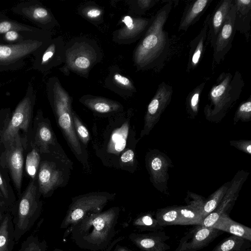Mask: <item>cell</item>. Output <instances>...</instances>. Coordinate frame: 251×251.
I'll list each match as a JSON object with an SVG mask.
<instances>
[{
	"label": "cell",
	"instance_id": "1",
	"mask_svg": "<svg viewBox=\"0 0 251 251\" xmlns=\"http://www.w3.org/2000/svg\"><path fill=\"white\" fill-rule=\"evenodd\" d=\"M131 111L109 116H98L100 121L92 126V146L96 155L107 167L118 169L121 153L128 148L135 149L139 140L131 125Z\"/></svg>",
	"mask_w": 251,
	"mask_h": 251
},
{
	"label": "cell",
	"instance_id": "2",
	"mask_svg": "<svg viewBox=\"0 0 251 251\" xmlns=\"http://www.w3.org/2000/svg\"><path fill=\"white\" fill-rule=\"evenodd\" d=\"M120 213V207L114 206L88 215L66 229L63 240L71 235V239L79 248L91 251L105 250L116 235L115 227Z\"/></svg>",
	"mask_w": 251,
	"mask_h": 251
},
{
	"label": "cell",
	"instance_id": "3",
	"mask_svg": "<svg viewBox=\"0 0 251 251\" xmlns=\"http://www.w3.org/2000/svg\"><path fill=\"white\" fill-rule=\"evenodd\" d=\"M168 1L152 17L151 23L133 53L137 71H145L160 65L169 52L170 42L168 32L163 29L173 7Z\"/></svg>",
	"mask_w": 251,
	"mask_h": 251
},
{
	"label": "cell",
	"instance_id": "4",
	"mask_svg": "<svg viewBox=\"0 0 251 251\" xmlns=\"http://www.w3.org/2000/svg\"><path fill=\"white\" fill-rule=\"evenodd\" d=\"M47 92L57 125L69 147L83 168L90 171L87 150L78 139L73 125L72 98L55 76L48 79Z\"/></svg>",
	"mask_w": 251,
	"mask_h": 251
},
{
	"label": "cell",
	"instance_id": "5",
	"mask_svg": "<svg viewBox=\"0 0 251 251\" xmlns=\"http://www.w3.org/2000/svg\"><path fill=\"white\" fill-rule=\"evenodd\" d=\"M244 83L240 73L233 75L222 73L217 78L208 94V103L204 112L208 120H221L239 98Z\"/></svg>",
	"mask_w": 251,
	"mask_h": 251
},
{
	"label": "cell",
	"instance_id": "6",
	"mask_svg": "<svg viewBox=\"0 0 251 251\" xmlns=\"http://www.w3.org/2000/svg\"><path fill=\"white\" fill-rule=\"evenodd\" d=\"M102 58L100 49L95 40L76 38L65 43L64 65L60 70L64 74L71 71L87 78L91 69Z\"/></svg>",
	"mask_w": 251,
	"mask_h": 251
},
{
	"label": "cell",
	"instance_id": "7",
	"mask_svg": "<svg viewBox=\"0 0 251 251\" xmlns=\"http://www.w3.org/2000/svg\"><path fill=\"white\" fill-rule=\"evenodd\" d=\"M52 39L51 31L15 44L0 41V74L16 71L24 67L26 60L34 57L43 50Z\"/></svg>",
	"mask_w": 251,
	"mask_h": 251
},
{
	"label": "cell",
	"instance_id": "8",
	"mask_svg": "<svg viewBox=\"0 0 251 251\" xmlns=\"http://www.w3.org/2000/svg\"><path fill=\"white\" fill-rule=\"evenodd\" d=\"M115 193L92 192L72 198L61 228L68 229L86 216L102 212L105 206L115 198Z\"/></svg>",
	"mask_w": 251,
	"mask_h": 251
},
{
	"label": "cell",
	"instance_id": "9",
	"mask_svg": "<svg viewBox=\"0 0 251 251\" xmlns=\"http://www.w3.org/2000/svg\"><path fill=\"white\" fill-rule=\"evenodd\" d=\"M41 204L37 195V187L31 181L20 199L13 219L14 238L17 242L32 227L40 216Z\"/></svg>",
	"mask_w": 251,
	"mask_h": 251
},
{
	"label": "cell",
	"instance_id": "10",
	"mask_svg": "<svg viewBox=\"0 0 251 251\" xmlns=\"http://www.w3.org/2000/svg\"><path fill=\"white\" fill-rule=\"evenodd\" d=\"M35 98V91L29 82L25 96L16 106L7 126L2 132L3 142H11L19 134L20 129L27 131Z\"/></svg>",
	"mask_w": 251,
	"mask_h": 251
},
{
	"label": "cell",
	"instance_id": "11",
	"mask_svg": "<svg viewBox=\"0 0 251 251\" xmlns=\"http://www.w3.org/2000/svg\"><path fill=\"white\" fill-rule=\"evenodd\" d=\"M71 170L73 169L60 160L42 162L38 175L40 192L47 196L57 188L66 186L69 180Z\"/></svg>",
	"mask_w": 251,
	"mask_h": 251
},
{
	"label": "cell",
	"instance_id": "12",
	"mask_svg": "<svg viewBox=\"0 0 251 251\" xmlns=\"http://www.w3.org/2000/svg\"><path fill=\"white\" fill-rule=\"evenodd\" d=\"M11 10L44 30L50 31L58 24L51 12L37 0L18 3Z\"/></svg>",
	"mask_w": 251,
	"mask_h": 251
},
{
	"label": "cell",
	"instance_id": "13",
	"mask_svg": "<svg viewBox=\"0 0 251 251\" xmlns=\"http://www.w3.org/2000/svg\"><path fill=\"white\" fill-rule=\"evenodd\" d=\"M172 86L165 82L160 83L149 103L144 118L140 138L148 135L159 121L161 115L169 104L173 95Z\"/></svg>",
	"mask_w": 251,
	"mask_h": 251
},
{
	"label": "cell",
	"instance_id": "14",
	"mask_svg": "<svg viewBox=\"0 0 251 251\" xmlns=\"http://www.w3.org/2000/svg\"><path fill=\"white\" fill-rule=\"evenodd\" d=\"M65 43L61 36L52 38L49 44L34 57L32 67L46 74L64 63Z\"/></svg>",
	"mask_w": 251,
	"mask_h": 251
},
{
	"label": "cell",
	"instance_id": "15",
	"mask_svg": "<svg viewBox=\"0 0 251 251\" xmlns=\"http://www.w3.org/2000/svg\"><path fill=\"white\" fill-rule=\"evenodd\" d=\"M152 18L135 17L129 14L124 16L121 19L124 26L113 32V41L120 45H126L140 39L150 26Z\"/></svg>",
	"mask_w": 251,
	"mask_h": 251
},
{
	"label": "cell",
	"instance_id": "16",
	"mask_svg": "<svg viewBox=\"0 0 251 251\" xmlns=\"http://www.w3.org/2000/svg\"><path fill=\"white\" fill-rule=\"evenodd\" d=\"M223 231L201 225L190 229L180 239L175 251H197L207 246Z\"/></svg>",
	"mask_w": 251,
	"mask_h": 251
},
{
	"label": "cell",
	"instance_id": "17",
	"mask_svg": "<svg viewBox=\"0 0 251 251\" xmlns=\"http://www.w3.org/2000/svg\"><path fill=\"white\" fill-rule=\"evenodd\" d=\"M236 6L233 4L228 13L224 23L217 35L213 49V59L216 63L223 61L232 47L235 34V18Z\"/></svg>",
	"mask_w": 251,
	"mask_h": 251
},
{
	"label": "cell",
	"instance_id": "18",
	"mask_svg": "<svg viewBox=\"0 0 251 251\" xmlns=\"http://www.w3.org/2000/svg\"><path fill=\"white\" fill-rule=\"evenodd\" d=\"M24 144L23 139L18 134L9 143L6 153V160L13 181L20 192L24 164Z\"/></svg>",
	"mask_w": 251,
	"mask_h": 251
},
{
	"label": "cell",
	"instance_id": "19",
	"mask_svg": "<svg viewBox=\"0 0 251 251\" xmlns=\"http://www.w3.org/2000/svg\"><path fill=\"white\" fill-rule=\"evenodd\" d=\"M130 240L143 251H167L170 247L166 243L169 239L164 231H157L148 233H131Z\"/></svg>",
	"mask_w": 251,
	"mask_h": 251
},
{
	"label": "cell",
	"instance_id": "20",
	"mask_svg": "<svg viewBox=\"0 0 251 251\" xmlns=\"http://www.w3.org/2000/svg\"><path fill=\"white\" fill-rule=\"evenodd\" d=\"M146 162L154 186L158 189L162 185L166 186L169 162L165 155L159 151H151L147 154Z\"/></svg>",
	"mask_w": 251,
	"mask_h": 251
},
{
	"label": "cell",
	"instance_id": "21",
	"mask_svg": "<svg viewBox=\"0 0 251 251\" xmlns=\"http://www.w3.org/2000/svg\"><path fill=\"white\" fill-rule=\"evenodd\" d=\"M79 100L97 116H109L124 110L121 103L101 97L87 94L81 97Z\"/></svg>",
	"mask_w": 251,
	"mask_h": 251
},
{
	"label": "cell",
	"instance_id": "22",
	"mask_svg": "<svg viewBox=\"0 0 251 251\" xmlns=\"http://www.w3.org/2000/svg\"><path fill=\"white\" fill-rule=\"evenodd\" d=\"M104 84L106 88L124 98L130 97L136 92L132 80L122 75L117 66L111 67Z\"/></svg>",
	"mask_w": 251,
	"mask_h": 251
},
{
	"label": "cell",
	"instance_id": "23",
	"mask_svg": "<svg viewBox=\"0 0 251 251\" xmlns=\"http://www.w3.org/2000/svg\"><path fill=\"white\" fill-rule=\"evenodd\" d=\"M210 16V14L206 16L201 31L190 43V50L186 70L188 72L197 67L204 53L205 42L208 35V21Z\"/></svg>",
	"mask_w": 251,
	"mask_h": 251
},
{
	"label": "cell",
	"instance_id": "24",
	"mask_svg": "<svg viewBox=\"0 0 251 251\" xmlns=\"http://www.w3.org/2000/svg\"><path fill=\"white\" fill-rule=\"evenodd\" d=\"M233 2L234 0H220L216 6L212 15H210L208 21V35L212 48Z\"/></svg>",
	"mask_w": 251,
	"mask_h": 251
},
{
	"label": "cell",
	"instance_id": "25",
	"mask_svg": "<svg viewBox=\"0 0 251 251\" xmlns=\"http://www.w3.org/2000/svg\"><path fill=\"white\" fill-rule=\"evenodd\" d=\"M236 186V185H235ZM234 183L231 188L229 187L216 208L205 217L201 225L211 227L220 217L224 214H229L236 200L239 187H236Z\"/></svg>",
	"mask_w": 251,
	"mask_h": 251
},
{
	"label": "cell",
	"instance_id": "26",
	"mask_svg": "<svg viewBox=\"0 0 251 251\" xmlns=\"http://www.w3.org/2000/svg\"><path fill=\"white\" fill-rule=\"evenodd\" d=\"M213 0L192 1L186 6L178 26V31H186L203 14Z\"/></svg>",
	"mask_w": 251,
	"mask_h": 251
},
{
	"label": "cell",
	"instance_id": "27",
	"mask_svg": "<svg viewBox=\"0 0 251 251\" xmlns=\"http://www.w3.org/2000/svg\"><path fill=\"white\" fill-rule=\"evenodd\" d=\"M211 227L251 241V228L234 221L226 214L221 215Z\"/></svg>",
	"mask_w": 251,
	"mask_h": 251
},
{
	"label": "cell",
	"instance_id": "28",
	"mask_svg": "<svg viewBox=\"0 0 251 251\" xmlns=\"http://www.w3.org/2000/svg\"><path fill=\"white\" fill-rule=\"evenodd\" d=\"M236 6L235 28L247 35L251 29V0H234Z\"/></svg>",
	"mask_w": 251,
	"mask_h": 251
},
{
	"label": "cell",
	"instance_id": "29",
	"mask_svg": "<svg viewBox=\"0 0 251 251\" xmlns=\"http://www.w3.org/2000/svg\"><path fill=\"white\" fill-rule=\"evenodd\" d=\"M14 226L9 213L3 215L0 220V251H12L15 243Z\"/></svg>",
	"mask_w": 251,
	"mask_h": 251
},
{
	"label": "cell",
	"instance_id": "30",
	"mask_svg": "<svg viewBox=\"0 0 251 251\" xmlns=\"http://www.w3.org/2000/svg\"><path fill=\"white\" fill-rule=\"evenodd\" d=\"M251 241L231 235L223 239L212 251H251Z\"/></svg>",
	"mask_w": 251,
	"mask_h": 251
},
{
	"label": "cell",
	"instance_id": "31",
	"mask_svg": "<svg viewBox=\"0 0 251 251\" xmlns=\"http://www.w3.org/2000/svg\"><path fill=\"white\" fill-rule=\"evenodd\" d=\"M41 30L38 27H35L13 20L5 14L0 13V35L12 30L18 32H37Z\"/></svg>",
	"mask_w": 251,
	"mask_h": 251
},
{
	"label": "cell",
	"instance_id": "32",
	"mask_svg": "<svg viewBox=\"0 0 251 251\" xmlns=\"http://www.w3.org/2000/svg\"><path fill=\"white\" fill-rule=\"evenodd\" d=\"M133 226L141 231L155 232L163 229L151 213H146L138 216L132 223Z\"/></svg>",
	"mask_w": 251,
	"mask_h": 251
},
{
	"label": "cell",
	"instance_id": "33",
	"mask_svg": "<svg viewBox=\"0 0 251 251\" xmlns=\"http://www.w3.org/2000/svg\"><path fill=\"white\" fill-rule=\"evenodd\" d=\"M228 188L229 183L225 184L205 200L200 213L203 219L216 208Z\"/></svg>",
	"mask_w": 251,
	"mask_h": 251
},
{
	"label": "cell",
	"instance_id": "34",
	"mask_svg": "<svg viewBox=\"0 0 251 251\" xmlns=\"http://www.w3.org/2000/svg\"><path fill=\"white\" fill-rule=\"evenodd\" d=\"M178 225H201L203 218L190 206H178Z\"/></svg>",
	"mask_w": 251,
	"mask_h": 251
},
{
	"label": "cell",
	"instance_id": "35",
	"mask_svg": "<svg viewBox=\"0 0 251 251\" xmlns=\"http://www.w3.org/2000/svg\"><path fill=\"white\" fill-rule=\"evenodd\" d=\"M154 216L162 227L178 225V206H172L158 209Z\"/></svg>",
	"mask_w": 251,
	"mask_h": 251
},
{
	"label": "cell",
	"instance_id": "36",
	"mask_svg": "<svg viewBox=\"0 0 251 251\" xmlns=\"http://www.w3.org/2000/svg\"><path fill=\"white\" fill-rule=\"evenodd\" d=\"M82 16L93 24H100L103 21V11L96 4H86L78 8Z\"/></svg>",
	"mask_w": 251,
	"mask_h": 251
},
{
	"label": "cell",
	"instance_id": "37",
	"mask_svg": "<svg viewBox=\"0 0 251 251\" xmlns=\"http://www.w3.org/2000/svg\"><path fill=\"white\" fill-rule=\"evenodd\" d=\"M205 82H203L195 87L188 95L186 100V108L188 114L192 117L197 115L198 112L200 97L204 88Z\"/></svg>",
	"mask_w": 251,
	"mask_h": 251
},
{
	"label": "cell",
	"instance_id": "38",
	"mask_svg": "<svg viewBox=\"0 0 251 251\" xmlns=\"http://www.w3.org/2000/svg\"><path fill=\"white\" fill-rule=\"evenodd\" d=\"M137 165L135 149H126L120 155L118 169L133 173L136 170Z\"/></svg>",
	"mask_w": 251,
	"mask_h": 251
},
{
	"label": "cell",
	"instance_id": "39",
	"mask_svg": "<svg viewBox=\"0 0 251 251\" xmlns=\"http://www.w3.org/2000/svg\"><path fill=\"white\" fill-rule=\"evenodd\" d=\"M72 117L76 135L82 145L86 149L91 140L89 131L74 110L72 112Z\"/></svg>",
	"mask_w": 251,
	"mask_h": 251
},
{
	"label": "cell",
	"instance_id": "40",
	"mask_svg": "<svg viewBox=\"0 0 251 251\" xmlns=\"http://www.w3.org/2000/svg\"><path fill=\"white\" fill-rule=\"evenodd\" d=\"M47 247L45 240L40 241L37 236L31 235L22 242L18 251H47Z\"/></svg>",
	"mask_w": 251,
	"mask_h": 251
},
{
	"label": "cell",
	"instance_id": "41",
	"mask_svg": "<svg viewBox=\"0 0 251 251\" xmlns=\"http://www.w3.org/2000/svg\"><path fill=\"white\" fill-rule=\"evenodd\" d=\"M158 0H137L128 1L129 15H142L153 6Z\"/></svg>",
	"mask_w": 251,
	"mask_h": 251
},
{
	"label": "cell",
	"instance_id": "42",
	"mask_svg": "<svg viewBox=\"0 0 251 251\" xmlns=\"http://www.w3.org/2000/svg\"><path fill=\"white\" fill-rule=\"evenodd\" d=\"M40 159V155L35 149H33L27 155L25 169L28 175L32 178H34L36 175Z\"/></svg>",
	"mask_w": 251,
	"mask_h": 251
},
{
	"label": "cell",
	"instance_id": "43",
	"mask_svg": "<svg viewBox=\"0 0 251 251\" xmlns=\"http://www.w3.org/2000/svg\"><path fill=\"white\" fill-rule=\"evenodd\" d=\"M251 119V98L242 102L238 107L234 117L235 124L239 120L247 122Z\"/></svg>",
	"mask_w": 251,
	"mask_h": 251
},
{
	"label": "cell",
	"instance_id": "44",
	"mask_svg": "<svg viewBox=\"0 0 251 251\" xmlns=\"http://www.w3.org/2000/svg\"><path fill=\"white\" fill-rule=\"evenodd\" d=\"M187 199V205L192 207L200 214L205 199L194 194H191L189 196H188Z\"/></svg>",
	"mask_w": 251,
	"mask_h": 251
},
{
	"label": "cell",
	"instance_id": "45",
	"mask_svg": "<svg viewBox=\"0 0 251 251\" xmlns=\"http://www.w3.org/2000/svg\"><path fill=\"white\" fill-rule=\"evenodd\" d=\"M230 144L249 154H251V142L250 140H239L230 141Z\"/></svg>",
	"mask_w": 251,
	"mask_h": 251
},
{
	"label": "cell",
	"instance_id": "46",
	"mask_svg": "<svg viewBox=\"0 0 251 251\" xmlns=\"http://www.w3.org/2000/svg\"><path fill=\"white\" fill-rule=\"evenodd\" d=\"M0 190L2 193L4 198L5 199H8V192L6 186V184L4 181L2 179V178L0 174Z\"/></svg>",
	"mask_w": 251,
	"mask_h": 251
},
{
	"label": "cell",
	"instance_id": "47",
	"mask_svg": "<svg viewBox=\"0 0 251 251\" xmlns=\"http://www.w3.org/2000/svg\"><path fill=\"white\" fill-rule=\"evenodd\" d=\"M114 251H130L128 249L125 248V247L121 246L119 245H117Z\"/></svg>",
	"mask_w": 251,
	"mask_h": 251
},
{
	"label": "cell",
	"instance_id": "48",
	"mask_svg": "<svg viewBox=\"0 0 251 251\" xmlns=\"http://www.w3.org/2000/svg\"><path fill=\"white\" fill-rule=\"evenodd\" d=\"M1 199H2V195L1 194V193L0 192V206H1L3 204V203L2 202Z\"/></svg>",
	"mask_w": 251,
	"mask_h": 251
},
{
	"label": "cell",
	"instance_id": "49",
	"mask_svg": "<svg viewBox=\"0 0 251 251\" xmlns=\"http://www.w3.org/2000/svg\"><path fill=\"white\" fill-rule=\"evenodd\" d=\"M0 220L2 219V216L3 214H2V212H1V208H0Z\"/></svg>",
	"mask_w": 251,
	"mask_h": 251
},
{
	"label": "cell",
	"instance_id": "50",
	"mask_svg": "<svg viewBox=\"0 0 251 251\" xmlns=\"http://www.w3.org/2000/svg\"><path fill=\"white\" fill-rule=\"evenodd\" d=\"M53 251H64V250H61V249L55 248V249H54V250Z\"/></svg>",
	"mask_w": 251,
	"mask_h": 251
}]
</instances>
